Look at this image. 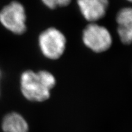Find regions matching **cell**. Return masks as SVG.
I'll list each match as a JSON object with an SVG mask.
<instances>
[{"instance_id":"cell-10","label":"cell","mask_w":132,"mask_h":132,"mask_svg":"<svg viewBox=\"0 0 132 132\" xmlns=\"http://www.w3.org/2000/svg\"><path fill=\"white\" fill-rule=\"evenodd\" d=\"M127 1H130V2H131V3H132V0H127Z\"/></svg>"},{"instance_id":"cell-4","label":"cell","mask_w":132,"mask_h":132,"mask_svg":"<svg viewBox=\"0 0 132 132\" xmlns=\"http://www.w3.org/2000/svg\"><path fill=\"white\" fill-rule=\"evenodd\" d=\"M26 14L24 6L14 1L0 11V22L8 30L18 35L26 31Z\"/></svg>"},{"instance_id":"cell-6","label":"cell","mask_w":132,"mask_h":132,"mask_svg":"<svg viewBox=\"0 0 132 132\" xmlns=\"http://www.w3.org/2000/svg\"><path fill=\"white\" fill-rule=\"evenodd\" d=\"M118 33L120 41L125 45L132 44V7L120 9L116 15Z\"/></svg>"},{"instance_id":"cell-8","label":"cell","mask_w":132,"mask_h":132,"mask_svg":"<svg viewBox=\"0 0 132 132\" xmlns=\"http://www.w3.org/2000/svg\"><path fill=\"white\" fill-rule=\"evenodd\" d=\"M46 7L50 9H55L57 7H65L69 6L72 0H41Z\"/></svg>"},{"instance_id":"cell-5","label":"cell","mask_w":132,"mask_h":132,"mask_svg":"<svg viewBox=\"0 0 132 132\" xmlns=\"http://www.w3.org/2000/svg\"><path fill=\"white\" fill-rule=\"evenodd\" d=\"M79 10L86 20L96 23L106 14L109 0H77Z\"/></svg>"},{"instance_id":"cell-3","label":"cell","mask_w":132,"mask_h":132,"mask_svg":"<svg viewBox=\"0 0 132 132\" xmlns=\"http://www.w3.org/2000/svg\"><path fill=\"white\" fill-rule=\"evenodd\" d=\"M82 40L86 47L97 53L106 52L113 44L108 29L97 23H89L86 26L82 31Z\"/></svg>"},{"instance_id":"cell-7","label":"cell","mask_w":132,"mask_h":132,"mask_svg":"<svg viewBox=\"0 0 132 132\" xmlns=\"http://www.w3.org/2000/svg\"><path fill=\"white\" fill-rule=\"evenodd\" d=\"M4 132H28V125L20 114L12 112L5 116L2 122Z\"/></svg>"},{"instance_id":"cell-9","label":"cell","mask_w":132,"mask_h":132,"mask_svg":"<svg viewBox=\"0 0 132 132\" xmlns=\"http://www.w3.org/2000/svg\"><path fill=\"white\" fill-rule=\"evenodd\" d=\"M1 72L0 70V82H1Z\"/></svg>"},{"instance_id":"cell-2","label":"cell","mask_w":132,"mask_h":132,"mask_svg":"<svg viewBox=\"0 0 132 132\" xmlns=\"http://www.w3.org/2000/svg\"><path fill=\"white\" fill-rule=\"evenodd\" d=\"M38 44L41 53L46 58L56 60L65 52L67 39L59 29L50 27L39 34Z\"/></svg>"},{"instance_id":"cell-1","label":"cell","mask_w":132,"mask_h":132,"mask_svg":"<svg viewBox=\"0 0 132 132\" xmlns=\"http://www.w3.org/2000/svg\"><path fill=\"white\" fill-rule=\"evenodd\" d=\"M56 82L55 77L49 71L27 70L21 75V91L29 101L44 102L49 98Z\"/></svg>"}]
</instances>
